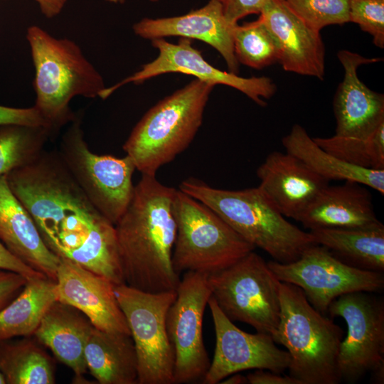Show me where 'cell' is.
Returning <instances> with one entry per match:
<instances>
[{
  "label": "cell",
  "instance_id": "4fadbf2b",
  "mask_svg": "<svg viewBox=\"0 0 384 384\" xmlns=\"http://www.w3.org/2000/svg\"><path fill=\"white\" fill-rule=\"evenodd\" d=\"M210 297L208 274L184 273L166 316L167 333L174 353L173 383L202 380L209 368L203 320Z\"/></svg>",
  "mask_w": 384,
  "mask_h": 384
},
{
  "label": "cell",
  "instance_id": "836d02e7",
  "mask_svg": "<svg viewBox=\"0 0 384 384\" xmlns=\"http://www.w3.org/2000/svg\"><path fill=\"white\" fill-rule=\"evenodd\" d=\"M6 124L44 127L50 130L45 119L34 106L17 108L0 105V126Z\"/></svg>",
  "mask_w": 384,
  "mask_h": 384
},
{
  "label": "cell",
  "instance_id": "7a4b0ae2",
  "mask_svg": "<svg viewBox=\"0 0 384 384\" xmlns=\"http://www.w3.org/2000/svg\"><path fill=\"white\" fill-rule=\"evenodd\" d=\"M175 188L142 174L132 201L114 225L124 284L148 292L176 291L172 255L176 236Z\"/></svg>",
  "mask_w": 384,
  "mask_h": 384
},
{
  "label": "cell",
  "instance_id": "44dd1931",
  "mask_svg": "<svg viewBox=\"0 0 384 384\" xmlns=\"http://www.w3.org/2000/svg\"><path fill=\"white\" fill-rule=\"evenodd\" d=\"M366 186L353 181L325 187L299 220L304 228L363 229L383 225Z\"/></svg>",
  "mask_w": 384,
  "mask_h": 384
},
{
  "label": "cell",
  "instance_id": "e0dca14e",
  "mask_svg": "<svg viewBox=\"0 0 384 384\" xmlns=\"http://www.w3.org/2000/svg\"><path fill=\"white\" fill-rule=\"evenodd\" d=\"M337 57L344 69L333 102L335 134L358 139L369 138L384 122V95L368 88L358 78V69L380 58H368L348 50Z\"/></svg>",
  "mask_w": 384,
  "mask_h": 384
},
{
  "label": "cell",
  "instance_id": "8fae6325",
  "mask_svg": "<svg viewBox=\"0 0 384 384\" xmlns=\"http://www.w3.org/2000/svg\"><path fill=\"white\" fill-rule=\"evenodd\" d=\"M267 265L282 282L301 288L309 302L326 315L339 296L355 292H377L383 289V272L360 270L334 257L325 247L315 244L292 262L274 260Z\"/></svg>",
  "mask_w": 384,
  "mask_h": 384
},
{
  "label": "cell",
  "instance_id": "ba28073f",
  "mask_svg": "<svg viewBox=\"0 0 384 384\" xmlns=\"http://www.w3.org/2000/svg\"><path fill=\"white\" fill-rule=\"evenodd\" d=\"M214 298L232 321L252 326L257 332L276 336L280 316V281L253 251L229 267L208 275Z\"/></svg>",
  "mask_w": 384,
  "mask_h": 384
},
{
  "label": "cell",
  "instance_id": "f35d334b",
  "mask_svg": "<svg viewBox=\"0 0 384 384\" xmlns=\"http://www.w3.org/2000/svg\"><path fill=\"white\" fill-rule=\"evenodd\" d=\"M38 3L41 11L48 18L55 17L62 11L68 0H33Z\"/></svg>",
  "mask_w": 384,
  "mask_h": 384
},
{
  "label": "cell",
  "instance_id": "4dcf8cb0",
  "mask_svg": "<svg viewBox=\"0 0 384 384\" xmlns=\"http://www.w3.org/2000/svg\"><path fill=\"white\" fill-rule=\"evenodd\" d=\"M233 46L239 63L252 68L262 69L278 63L277 43L260 16L255 21L235 26Z\"/></svg>",
  "mask_w": 384,
  "mask_h": 384
},
{
  "label": "cell",
  "instance_id": "9c48e42d",
  "mask_svg": "<svg viewBox=\"0 0 384 384\" xmlns=\"http://www.w3.org/2000/svg\"><path fill=\"white\" fill-rule=\"evenodd\" d=\"M82 113H77L62 135L60 158L75 181L95 207L115 225L129 206L134 186L133 160L99 155L92 152L85 139Z\"/></svg>",
  "mask_w": 384,
  "mask_h": 384
},
{
  "label": "cell",
  "instance_id": "277c9868",
  "mask_svg": "<svg viewBox=\"0 0 384 384\" xmlns=\"http://www.w3.org/2000/svg\"><path fill=\"white\" fill-rule=\"evenodd\" d=\"M179 190L206 205L245 240L276 262L295 261L316 244L309 232L284 218L259 186L224 190L190 178L181 182Z\"/></svg>",
  "mask_w": 384,
  "mask_h": 384
},
{
  "label": "cell",
  "instance_id": "ac0fdd59",
  "mask_svg": "<svg viewBox=\"0 0 384 384\" xmlns=\"http://www.w3.org/2000/svg\"><path fill=\"white\" fill-rule=\"evenodd\" d=\"M260 16L275 39L282 68L323 80L325 46L320 31L307 26L284 0H270Z\"/></svg>",
  "mask_w": 384,
  "mask_h": 384
},
{
  "label": "cell",
  "instance_id": "5bb4252c",
  "mask_svg": "<svg viewBox=\"0 0 384 384\" xmlns=\"http://www.w3.org/2000/svg\"><path fill=\"white\" fill-rule=\"evenodd\" d=\"M151 44L158 50V56L143 65L133 75L111 87H105L99 97L105 100L126 84H140L151 78L169 73L190 75L213 85L232 87L262 107L267 105L264 100L272 97L277 90L275 84L268 77L242 78L230 71L215 68L204 59L201 51L193 46L191 39L180 38L178 43L174 44L164 38H157L151 40Z\"/></svg>",
  "mask_w": 384,
  "mask_h": 384
},
{
  "label": "cell",
  "instance_id": "b9f144b4",
  "mask_svg": "<svg viewBox=\"0 0 384 384\" xmlns=\"http://www.w3.org/2000/svg\"><path fill=\"white\" fill-rule=\"evenodd\" d=\"M105 1H107L109 3L115 4H122L125 2V0H105Z\"/></svg>",
  "mask_w": 384,
  "mask_h": 384
},
{
  "label": "cell",
  "instance_id": "8d00e7d4",
  "mask_svg": "<svg viewBox=\"0 0 384 384\" xmlns=\"http://www.w3.org/2000/svg\"><path fill=\"white\" fill-rule=\"evenodd\" d=\"M0 269L16 272L27 279L46 277L14 255L0 241Z\"/></svg>",
  "mask_w": 384,
  "mask_h": 384
},
{
  "label": "cell",
  "instance_id": "7402d4cb",
  "mask_svg": "<svg viewBox=\"0 0 384 384\" xmlns=\"http://www.w3.org/2000/svg\"><path fill=\"white\" fill-rule=\"evenodd\" d=\"M0 241L17 258L55 280L61 258L52 252L28 212L0 176Z\"/></svg>",
  "mask_w": 384,
  "mask_h": 384
},
{
  "label": "cell",
  "instance_id": "ab89813d",
  "mask_svg": "<svg viewBox=\"0 0 384 384\" xmlns=\"http://www.w3.org/2000/svg\"><path fill=\"white\" fill-rule=\"evenodd\" d=\"M221 383L225 384H246L248 383L246 376H244L238 373L230 375L223 379Z\"/></svg>",
  "mask_w": 384,
  "mask_h": 384
},
{
  "label": "cell",
  "instance_id": "8992f818",
  "mask_svg": "<svg viewBox=\"0 0 384 384\" xmlns=\"http://www.w3.org/2000/svg\"><path fill=\"white\" fill-rule=\"evenodd\" d=\"M280 316L276 343L287 349L289 375L302 384H337V366L343 332L307 300L299 287L280 282Z\"/></svg>",
  "mask_w": 384,
  "mask_h": 384
},
{
  "label": "cell",
  "instance_id": "f546056e",
  "mask_svg": "<svg viewBox=\"0 0 384 384\" xmlns=\"http://www.w3.org/2000/svg\"><path fill=\"white\" fill-rule=\"evenodd\" d=\"M313 139L321 148L344 162L368 169L384 170V122L367 139L334 134Z\"/></svg>",
  "mask_w": 384,
  "mask_h": 384
},
{
  "label": "cell",
  "instance_id": "9a60e30c",
  "mask_svg": "<svg viewBox=\"0 0 384 384\" xmlns=\"http://www.w3.org/2000/svg\"><path fill=\"white\" fill-rule=\"evenodd\" d=\"M208 304L214 324L215 346L203 383H219L230 375L246 370L282 373L288 369L291 361L288 351L278 348L270 334L243 331L223 313L213 297Z\"/></svg>",
  "mask_w": 384,
  "mask_h": 384
},
{
  "label": "cell",
  "instance_id": "d4e9b609",
  "mask_svg": "<svg viewBox=\"0 0 384 384\" xmlns=\"http://www.w3.org/2000/svg\"><path fill=\"white\" fill-rule=\"evenodd\" d=\"M282 143L286 152L328 181H356L384 194V170L361 168L340 160L321 148L301 125L295 124Z\"/></svg>",
  "mask_w": 384,
  "mask_h": 384
},
{
  "label": "cell",
  "instance_id": "ee69618b",
  "mask_svg": "<svg viewBox=\"0 0 384 384\" xmlns=\"http://www.w3.org/2000/svg\"><path fill=\"white\" fill-rule=\"evenodd\" d=\"M149 1H151V2H156V1H159L160 0H149Z\"/></svg>",
  "mask_w": 384,
  "mask_h": 384
},
{
  "label": "cell",
  "instance_id": "52a82bcc",
  "mask_svg": "<svg viewBox=\"0 0 384 384\" xmlns=\"http://www.w3.org/2000/svg\"><path fill=\"white\" fill-rule=\"evenodd\" d=\"M174 213L176 236L172 263L175 272L210 274L223 270L255 247L204 203L176 190Z\"/></svg>",
  "mask_w": 384,
  "mask_h": 384
},
{
  "label": "cell",
  "instance_id": "d590c367",
  "mask_svg": "<svg viewBox=\"0 0 384 384\" xmlns=\"http://www.w3.org/2000/svg\"><path fill=\"white\" fill-rule=\"evenodd\" d=\"M27 280L20 274L0 269V310L19 294Z\"/></svg>",
  "mask_w": 384,
  "mask_h": 384
},
{
  "label": "cell",
  "instance_id": "d6a6232c",
  "mask_svg": "<svg viewBox=\"0 0 384 384\" xmlns=\"http://www.w3.org/2000/svg\"><path fill=\"white\" fill-rule=\"evenodd\" d=\"M349 22L370 34L375 46L384 48V0H351Z\"/></svg>",
  "mask_w": 384,
  "mask_h": 384
},
{
  "label": "cell",
  "instance_id": "f1b7e54d",
  "mask_svg": "<svg viewBox=\"0 0 384 384\" xmlns=\"http://www.w3.org/2000/svg\"><path fill=\"white\" fill-rule=\"evenodd\" d=\"M54 136L44 127L0 126V176L36 159Z\"/></svg>",
  "mask_w": 384,
  "mask_h": 384
},
{
  "label": "cell",
  "instance_id": "2e32d148",
  "mask_svg": "<svg viewBox=\"0 0 384 384\" xmlns=\"http://www.w3.org/2000/svg\"><path fill=\"white\" fill-rule=\"evenodd\" d=\"M55 282L57 301L78 310L95 328L131 334L112 282L61 258Z\"/></svg>",
  "mask_w": 384,
  "mask_h": 384
},
{
  "label": "cell",
  "instance_id": "3957f363",
  "mask_svg": "<svg viewBox=\"0 0 384 384\" xmlns=\"http://www.w3.org/2000/svg\"><path fill=\"white\" fill-rule=\"evenodd\" d=\"M26 37L35 69L34 107L55 136L77 115L70 107L73 98L99 97L106 87L74 41L55 38L36 25L27 28Z\"/></svg>",
  "mask_w": 384,
  "mask_h": 384
},
{
  "label": "cell",
  "instance_id": "1f68e13d",
  "mask_svg": "<svg viewBox=\"0 0 384 384\" xmlns=\"http://www.w3.org/2000/svg\"><path fill=\"white\" fill-rule=\"evenodd\" d=\"M351 0H284L307 26L320 31L331 25L349 22Z\"/></svg>",
  "mask_w": 384,
  "mask_h": 384
},
{
  "label": "cell",
  "instance_id": "484cf974",
  "mask_svg": "<svg viewBox=\"0 0 384 384\" xmlns=\"http://www.w3.org/2000/svg\"><path fill=\"white\" fill-rule=\"evenodd\" d=\"M316 244L322 245L343 263L363 270L383 272L384 225L372 228L310 230Z\"/></svg>",
  "mask_w": 384,
  "mask_h": 384
},
{
  "label": "cell",
  "instance_id": "30bf717a",
  "mask_svg": "<svg viewBox=\"0 0 384 384\" xmlns=\"http://www.w3.org/2000/svg\"><path fill=\"white\" fill-rule=\"evenodd\" d=\"M138 361L139 384H172L174 353L166 329L168 311L176 291L148 292L126 284L114 285Z\"/></svg>",
  "mask_w": 384,
  "mask_h": 384
},
{
  "label": "cell",
  "instance_id": "4316f807",
  "mask_svg": "<svg viewBox=\"0 0 384 384\" xmlns=\"http://www.w3.org/2000/svg\"><path fill=\"white\" fill-rule=\"evenodd\" d=\"M56 301L55 280L48 277L28 279L19 294L0 310V340L34 334Z\"/></svg>",
  "mask_w": 384,
  "mask_h": 384
},
{
  "label": "cell",
  "instance_id": "ffe728a7",
  "mask_svg": "<svg viewBox=\"0 0 384 384\" xmlns=\"http://www.w3.org/2000/svg\"><path fill=\"white\" fill-rule=\"evenodd\" d=\"M258 186L277 210L297 221L329 181L287 152L270 153L257 169Z\"/></svg>",
  "mask_w": 384,
  "mask_h": 384
},
{
  "label": "cell",
  "instance_id": "603a6c76",
  "mask_svg": "<svg viewBox=\"0 0 384 384\" xmlns=\"http://www.w3.org/2000/svg\"><path fill=\"white\" fill-rule=\"evenodd\" d=\"M78 311L71 306L55 302L33 335L60 362L73 370L77 383H82L87 369L85 348L94 326Z\"/></svg>",
  "mask_w": 384,
  "mask_h": 384
},
{
  "label": "cell",
  "instance_id": "e575fe53",
  "mask_svg": "<svg viewBox=\"0 0 384 384\" xmlns=\"http://www.w3.org/2000/svg\"><path fill=\"white\" fill-rule=\"evenodd\" d=\"M223 14L232 23L251 14H260L270 0H218Z\"/></svg>",
  "mask_w": 384,
  "mask_h": 384
},
{
  "label": "cell",
  "instance_id": "6da1fadb",
  "mask_svg": "<svg viewBox=\"0 0 384 384\" xmlns=\"http://www.w3.org/2000/svg\"><path fill=\"white\" fill-rule=\"evenodd\" d=\"M48 247L78 263L116 237L115 226L91 203L58 150L5 174Z\"/></svg>",
  "mask_w": 384,
  "mask_h": 384
},
{
  "label": "cell",
  "instance_id": "5b68a950",
  "mask_svg": "<svg viewBox=\"0 0 384 384\" xmlns=\"http://www.w3.org/2000/svg\"><path fill=\"white\" fill-rule=\"evenodd\" d=\"M214 86L196 78L144 114L123 145L137 171L156 175L189 146Z\"/></svg>",
  "mask_w": 384,
  "mask_h": 384
},
{
  "label": "cell",
  "instance_id": "60d3db41",
  "mask_svg": "<svg viewBox=\"0 0 384 384\" xmlns=\"http://www.w3.org/2000/svg\"><path fill=\"white\" fill-rule=\"evenodd\" d=\"M373 380L376 383H383L384 381V366H380L373 370Z\"/></svg>",
  "mask_w": 384,
  "mask_h": 384
},
{
  "label": "cell",
  "instance_id": "74e56055",
  "mask_svg": "<svg viewBox=\"0 0 384 384\" xmlns=\"http://www.w3.org/2000/svg\"><path fill=\"white\" fill-rule=\"evenodd\" d=\"M247 382L250 384H302L299 380L291 375H281L270 370L256 369L247 376Z\"/></svg>",
  "mask_w": 384,
  "mask_h": 384
},
{
  "label": "cell",
  "instance_id": "d6986e66",
  "mask_svg": "<svg viewBox=\"0 0 384 384\" xmlns=\"http://www.w3.org/2000/svg\"><path fill=\"white\" fill-rule=\"evenodd\" d=\"M237 24L225 16L218 0H209L203 7L177 16L145 18L133 25L138 36L154 40L177 36L203 41L223 58L229 71L237 74L240 63L233 46V33Z\"/></svg>",
  "mask_w": 384,
  "mask_h": 384
},
{
  "label": "cell",
  "instance_id": "cb8c5ba5",
  "mask_svg": "<svg viewBox=\"0 0 384 384\" xmlns=\"http://www.w3.org/2000/svg\"><path fill=\"white\" fill-rule=\"evenodd\" d=\"M87 368L100 384L138 383V361L131 334L93 328L85 348Z\"/></svg>",
  "mask_w": 384,
  "mask_h": 384
},
{
  "label": "cell",
  "instance_id": "7c38bea8",
  "mask_svg": "<svg viewBox=\"0 0 384 384\" xmlns=\"http://www.w3.org/2000/svg\"><path fill=\"white\" fill-rule=\"evenodd\" d=\"M328 313L341 316L348 332L341 341L337 360L340 378L354 383L384 366V303L371 292L342 294L329 305Z\"/></svg>",
  "mask_w": 384,
  "mask_h": 384
},
{
  "label": "cell",
  "instance_id": "83f0119b",
  "mask_svg": "<svg viewBox=\"0 0 384 384\" xmlns=\"http://www.w3.org/2000/svg\"><path fill=\"white\" fill-rule=\"evenodd\" d=\"M0 372L9 384L55 383L53 366L49 356L26 339L0 340Z\"/></svg>",
  "mask_w": 384,
  "mask_h": 384
},
{
  "label": "cell",
  "instance_id": "7bdbcfd3",
  "mask_svg": "<svg viewBox=\"0 0 384 384\" xmlns=\"http://www.w3.org/2000/svg\"><path fill=\"white\" fill-rule=\"evenodd\" d=\"M5 383H6L5 378L3 374L0 372V384H5Z\"/></svg>",
  "mask_w": 384,
  "mask_h": 384
}]
</instances>
